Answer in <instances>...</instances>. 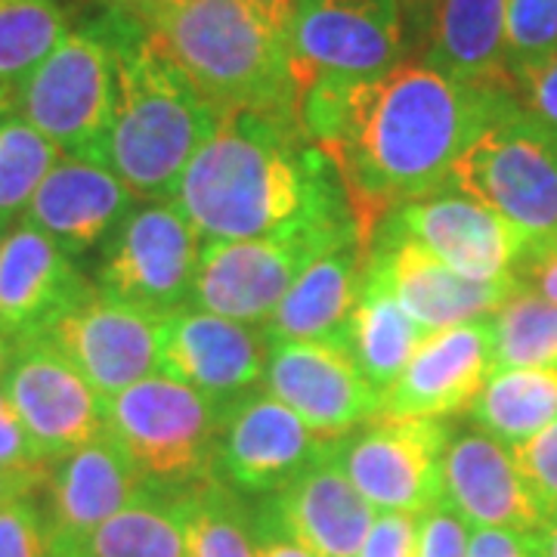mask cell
I'll use <instances>...</instances> for the list:
<instances>
[{
	"label": "cell",
	"instance_id": "6da1fadb",
	"mask_svg": "<svg viewBox=\"0 0 557 557\" xmlns=\"http://www.w3.org/2000/svg\"><path fill=\"white\" fill-rule=\"evenodd\" d=\"M518 106L508 87L399 62L372 81L313 78L295 90L304 137L338 168L362 248L394 208L440 193L468 146Z\"/></svg>",
	"mask_w": 557,
	"mask_h": 557
},
{
	"label": "cell",
	"instance_id": "7a4b0ae2",
	"mask_svg": "<svg viewBox=\"0 0 557 557\" xmlns=\"http://www.w3.org/2000/svg\"><path fill=\"white\" fill-rule=\"evenodd\" d=\"M174 205L201 239L357 226L338 168L295 115L226 109L180 180Z\"/></svg>",
	"mask_w": 557,
	"mask_h": 557
},
{
	"label": "cell",
	"instance_id": "3957f363",
	"mask_svg": "<svg viewBox=\"0 0 557 557\" xmlns=\"http://www.w3.org/2000/svg\"><path fill=\"white\" fill-rule=\"evenodd\" d=\"M100 25L115 50V109L102 164L137 201H174L223 112L161 53L143 22L106 13Z\"/></svg>",
	"mask_w": 557,
	"mask_h": 557
},
{
	"label": "cell",
	"instance_id": "277c9868",
	"mask_svg": "<svg viewBox=\"0 0 557 557\" xmlns=\"http://www.w3.org/2000/svg\"><path fill=\"white\" fill-rule=\"evenodd\" d=\"M143 28L220 112L255 109L295 115L288 38L251 3L171 0Z\"/></svg>",
	"mask_w": 557,
	"mask_h": 557
},
{
	"label": "cell",
	"instance_id": "5b68a950",
	"mask_svg": "<svg viewBox=\"0 0 557 557\" xmlns=\"http://www.w3.org/2000/svg\"><path fill=\"white\" fill-rule=\"evenodd\" d=\"M449 183L515 226L527 258L557 248V131L520 106L468 146Z\"/></svg>",
	"mask_w": 557,
	"mask_h": 557
},
{
	"label": "cell",
	"instance_id": "8992f818",
	"mask_svg": "<svg viewBox=\"0 0 557 557\" xmlns=\"http://www.w3.org/2000/svg\"><path fill=\"white\" fill-rule=\"evenodd\" d=\"M226 403L168 375H149L106 399V434L149 483L211 478Z\"/></svg>",
	"mask_w": 557,
	"mask_h": 557
},
{
	"label": "cell",
	"instance_id": "52a82bcc",
	"mask_svg": "<svg viewBox=\"0 0 557 557\" xmlns=\"http://www.w3.org/2000/svg\"><path fill=\"white\" fill-rule=\"evenodd\" d=\"M13 109L62 156L100 161L115 109V50L100 22L72 28L22 81Z\"/></svg>",
	"mask_w": 557,
	"mask_h": 557
},
{
	"label": "cell",
	"instance_id": "ba28073f",
	"mask_svg": "<svg viewBox=\"0 0 557 557\" xmlns=\"http://www.w3.org/2000/svg\"><path fill=\"white\" fill-rule=\"evenodd\" d=\"M354 236L359 239L357 226L304 230L260 239H205L189 304L263 329L304 267L332 245Z\"/></svg>",
	"mask_w": 557,
	"mask_h": 557
},
{
	"label": "cell",
	"instance_id": "9c48e42d",
	"mask_svg": "<svg viewBox=\"0 0 557 557\" xmlns=\"http://www.w3.org/2000/svg\"><path fill=\"white\" fill-rule=\"evenodd\" d=\"M201 233L174 201H149L102 242L97 288L156 317L189 304L201 258Z\"/></svg>",
	"mask_w": 557,
	"mask_h": 557
},
{
	"label": "cell",
	"instance_id": "30bf717a",
	"mask_svg": "<svg viewBox=\"0 0 557 557\" xmlns=\"http://www.w3.org/2000/svg\"><path fill=\"white\" fill-rule=\"evenodd\" d=\"M285 38L295 90L313 78H381L409 44L399 0H298Z\"/></svg>",
	"mask_w": 557,
	"mask_h": 557
},
{
	"label": "cell",
	"instance_id": "8fae6325",
	"mask_svg": "<svg viewBox=\"0 0 557 557\" xmlns=\"http://www.w3.org/2000/svg\"><path fill=\"white\" fill-rule=\"evenodd\" d=\"M443 418L375 416L338 440V461L357 493L379 515H428L443 505Z\"/></svg>",
	"mask_w": 557,
	"mask_h": 557
},
{
	"label": "cell",
	"instance_id": "7c38bea8",
	"mask_svg": "<svg viewBox=\"0 0 557 557\" xmlns=\"http://www.w3.org/2000/svg\"><path fill=\"white\" fill-rule=\"evenodd\" d=\"M0 387L47 465L106 434V399L44 335L13 341Z\"/></svg>",
	"mask_w": 557,
	"mask_h": 557
},
{
	"label": "cell",
	"instance_id": "4fadbf2b",
	"mask_svg": "<svg viewBox=\"0 0 557 557\" xmlns=\"http://www.w3.org/2000/svg\"><path fill=\"white\" fill-rule=\"evenodd\" d=\"M263 387L322 440H341L381 416V391L350 347L325 341H267Z\"/></svg>",
	"mask_w": 557,
	"mask_h": 557
},
{
	"label": "cell",
	"instance_id": "5bb4252c",
	"mask_svg": "<svg viewBox=\"0 0 557 557\" xmlns=\"http://www.w3.org/2000/svg\"><path fill=\"white\" fill-rule=\"evenodd\" d=\"M161 319L94 288L65 310L44 338L94 384L102 399L159 372Z\"/></svg>",
	"mask_w": 557,
	"mask_h": 557
},
{
	"label": "cell",
	"instance_id": "9a60e30c",
	"mask_svg": "<svg viewBox=\"0 0 557 557\" xmlns=\"http://www.w3.org/2000/svg\"><path fill=\"white\" fill-rule=\"evenodd\" d=\"M332 443L267 387L245 391L226 403L214 468L242 493H276Z\"/></svg>",
	"mask_w": 557,
	"mask_h": 557
},
{
	"label": "cell",
	"instance_id": "2e32d148",
	"mask_svg": "<svg viewBox=\"0 0 557 557\" xmlns=\"http://www.w3.org/2000/svg\"><path fill=\"white\" fill-rule=\"evenodd\" d=\"M391 233L428 248L434 258L471 278L518 276L527 260V242L465 193H431L406 201L381 220Z\"/></svg>",
	"mask_w": 557,
	"mask_h": 557
},
{
	"label": "cell",
	"instance_id": "e0dca14e",
	"mask_svg": "<svg viewBox=\"0 0 557 557\" xmlns=\"http://www.w3.org/2000/svg\"><path fill=\"white\" fill-rule=\"evenodd\" d=\"M270 344L260 325L218 317L193 304L161 319L159 375L183 381L218 403L263 384Z\"/></svg>",
	"mask_w": 557,
	"mask_h": 557
},
{
	"label": "cell",
	"instance_id": "ac0fdd59",
	"mask_svg": "<svg viewBox=\"0 0 557 557\" xmlns=\"http://www.w3.org/2000/svg\"><path fill=\"white\" fill-rule=\"evenodd\" d=\"M372 245L375 248L369 251V260L391 285L403 310L428 335L465 322L490 319L520 288V276H465L449 263L434 258L428 248L391 233L387 226L381 230L379 239H372Z\"/></svg>",
	"mask_w": 557,
	"mask_h": 557
},
{
	"label": "cell",
	"instance_id": "d6986e66",
	"mask_svg": "<svg viewBox=\"0 0 557 557\" xmlns=\"http://www.w3.org/2000/svg\"><path fill=\"white\" fill-rule=\"evenodd\" d=\"M493 369L490 319L434 332L418 344L397 381L381 391V416H458L471 409Z\"/></svg>",
	"mask_w": 557,
	"mask_h": 557
},
{
	"label": "cell",
	"instance_id": "ffe728a7",
	"mask_svg": "<svg viewBox=\"0 0 557 557\" xmlns=\"http://www.w3.org/2000/svg\"><path fill=\"white\" fill-rule=\"evenodd\" d=\"M375 515L341 468L338 440L278 486L270 502L276 536L313 557H357Z\"/></svg>",
	"mask_w": 557,
	"mask_h": 557
},
{
	"label": "cell",
	"instance_id": "44dd1931",
	"mask_svg": "<svg viewBox=\"0 0 557 557\" xmlns=\"http://www.w3.org/2000/svg\"><path fill=\"white\" fill-rule=\"evenodd\" d=\"M97 288L75 258L25 220L0 236V332L38 338Z\"/></svg>",
	"mask_w": 557,
	"mask_h": 557
},
{
	"label": "cell",
	"instance_id": "7402d4cb",
	"mask_svg": "<svg viewBox=\"0 0 557 557\" xmlns=\"http://www.w3.org/2000/svg\"><path fill=\"white\" fill-rule=\"evenodd\" d=\"M44 490L50 496L47 533L53 557L137 502L149 490V480L139 474L115 440L102 434L72 456L53 461Z\"/></svg>",
	"mask_w": 557,
	"mask_h": 557
},
{
	"label": "cell",
	"instance_id": "603a6c76",
	"mask_svg": "<svg viewBox=\"0 0 557 557\" xmlns=\"http://www.w3.org/2000/svg\"><path fill=\"white\" fill-rule=\"evenodd\" d=\"M443 505L471 530L533 533L545 520L518 474L511 449L483 431L449 440L443 453Z\"/></svg>",
	"mask_w": 557,
	"mask_h": 557
},
{
	"label": "cell",
	"instance_id": "cb8c5ba5",
	"mask_svg": "<svg viewBox=\"0 0 557 557\" xmlns=\"http://www.w3.org/2000/svg\"><path fill=\"white\" fill-rule=\"evenodd\" d=\"M134 205L137 196L106 164L62 156L22 220L81 258L109 239Z\"/></svg>",
	"mask_w": 557,
	"mask_h": 557
},
{
	"label": "cell",
	"instance_id": "d4e9b609",
	"mask_svg": "<svg viewBox=\"0 0 557 557\" xmlns=\"http://www.w3.org/2000/svg\"><path fill=\"white\" fill-rule=\"evenodd\" d=\"M366 260L369 251L357 236L310 260L263 325L267 341H325L354 350V310Z\"/></svg>",
	"mask_w": 557,
	"mask_h": 557
},
{
	"label": "cell",
	"instance_id": "484cf974",
	"mask_svg": "<svg viewBox=\"0 0 557 557\" xmlns=\"http://www.w3.org/2000/svg\"><path fill=\"white\" fill-rule=\"evenodd\" d=\"M424 62L465 84L515 94L505 62V0H437Z\"/></svg>",
	"mask_w": 557,
	"mask_h": 557
},
{
	"label": "cell",
	"instance_id": "4316f807",
	"mask_svg": "<svg viewBox=\"0 0 557 557\" xmlns=\"http://www.w3.org/2000/svg\"><path fill=\"white\" fill-rule=\"evenodd\" d=\"M428 332L403 310L375 263L366 260L354 310V357L379 391L391 387Z\"/></svg>",
	"mask_w": 557,
	"mask_h": 557
},
{
	"label": "cell",
	"instance_id": "83f0119b",
	"mask_svg": "<svg viewBox=\"0 0 557 557\" xmlns=\"http://www.w3.org/2000/svg\"><path fill=\"white\" fill-rule=\"evenodd\" d=\"M471 418L505 446L530 440L557 418V369H496L471 403Z\"/></svg>",
	"mask_w": 557,
	"mask_h": 557
},
{
	"label": "cell",
	"instance_id": "f1b7e54d",
	"mask_svg": "<svg viewBox=\"0 0 557 557\" xmlns=\"http://www.w3.org/2000/svg\"><path fill=\"white\" fill-rule=\"evenodd\" d=\"M53 557H186L177 498L143 493Z\"/></svg>",
	"mask_w": 557,
	"mask_h": 557
},
{
	"label": "cell",
	"instance_id": "f546056e",
	"mask_svg": "<svg viewBox=\"0 0 557 557\" xmlns=\"http://www.w3.org/2000/svg\"><path fill=\"white\" fill-rule=\"evenodd\" d=\"M69 35L62 0H0V90L10 97Z\"/></svg>",
	"mask_w": 557,
	"mask_h": 557
},
{
	"label": "cell",
	"instance_id": "4dcf8cb0",
	"mask_svg": "<svg viewBox=\"0 0 557 557\" xmlns=\"http://www.w3.org/2000/svg\"><path fill=\"white\" fill-rule=\"evenodd\" d=\"M490 322L496 369H557V304L542 298L523 278Z\"/></svg>",
	"mask_w": 557,
	"mask_h": 557
},
{
	"label": "cell",
	"instance_id": "1f68e13d",
	"mask_svg": "<svg viewBox=\"0 0 557 557\" xmlns=\"http://www.w3.org/2000/svg\"><path fill=\"white\" fill-rule=\"evenodd\" d=\"M177 505L186 557H258L248 520L223 483L214 478L189 483V490L177 496Z\"/></svg>",
	"mask_w": 557,
	"mask_h": 557
},
{
	"label": "cell",
	"instance_id": "d6a6232c",
	"mask_svg": "<svg viewBox=\"0 0 557 557\" xmlns=\"http://www.w3.org/2000/svg\"><path fill=\"white\" fill-rule=\"evenodd\" d=\"M62 159L57 143L22 119L16 109L0 112V233L25 218L38 186Z\"/></svg>",
	"mask_w": 557,
	"mask_h": 557
},
{
	"label": "cell",
	"instance_id": "836d02e7",
	"mask_svg": "<svg viewBox=\"0 0 557 557\" xmlns=\"http://www.w3.org/2000/svg\"><path fill=\"white\" fill-rule=\"evenodd\" d=\"M557 53V0H505V62L511 81Z\"/></svg>",
	"mask_w": 557,
	"mask_h": 557
},
{
	"label": "cell",
	"instance_id": "e575fe53",
	"mask_svg": "<svg viewBox=\"0 0 557 557\" xmlns=\"http://www.w3.org/2000/svg\"><path fill=\"white\" fill-rule=\"evenodd\" d=\"M508 449L530 496L536 498L539 511L545 518L557 515V418L552 424H545L539 434Z\"/></svg>",
	"mask_w": 557,
	"mask_h": 557
},
{
	"label": "cell",
	"instance_id": "d590c367",
	"mask_svg": "<svg viewBox=\"0 0 557 557\" xmlns=\"http://www.w3.org/2000/svg\"><path fill=\"white\" fill-rule=\"evenodd\" d=\"M0 557H50L47 518L35 496H20L0 508Z\"/></svg>",
	"mask_w": 557,
	"mask_h": 557
},
{
	"label": "cell",
	"instance_id": "8d00e7d4",
	"mask_svg": "<svg viewBox=\"0 0 557 557\" xmlns=\"http://www.w3.org/2000/svg\"><path fill=\"white\" fill-rule=\"evenodd\" d=\"M471 527L446 505L418 518V557H468Z\"/></svg>",
	"mask_w": 557,
	"mask_h": 557
},
{
	"label": "cell",
	"instance_id": "74e56055",
	"mask_svg": "<svg viewBox=\"0 0 557 557\" xmlns=\"http://www.w3.org/2000/svg\"><path fill=\"white\" fill-rule=\"evenodd\" d=\"M0 468L10 471H47L50 465L40 456L38 443L32 440L16 406L0 387Z\"/></svg>",
	"mask_w": 557,
	"mask_h": 557
},
{
	"label": "cell",
	"instance_id": "f35d334b",
	"mask_svg": "<svg viewBox=\"0 0 557 557\" xmlns=\"http://www.w3.org/2000/svg\"><path fill=\"white\" fill-rule=\"evenodd\" d=\"M357 557H418L416 515H375Z\"/></svg>",
	"mask_w": 557,
	"mask_h": 557
},
{
	"label": "cell",
	"instance_id": "ab89813d",
	"mask_svg": "<svg viewBox=\"0 0 557 557\" xmlns=\"http://www.w3.org/2000/svg\"><path fill=\"white\" fill-rule=\"evenodd\" d=\"M511 87H515V100L527 115L557 131V53L536 69L518 75Z\"/></svg>",
	"mask_w": 557,
	"mask_h": 557
},
{
	"label": "cell",
	"instance_id": "60d3db41",
	"mask_svg": "<svg viewBox=\"0 0 557 557\" xmlns=\"http://www.w3.org/2000/svg\"><path fill=\"white\" fill-rule=\"evenodd\" d=\"M468 557H539L536 539L520 530H471Z\"/></svg>",
	"mask_w": 557,
	"mask_h": 557
},
{
	"label": "cell",
	"instance_id": "b9f144b4",
	"mask_svg": "<svg viewBox=\"0 0 557 557\" xmlns=\"http://www.w3.org/2000/svg\"><path fill=\"white\" fill-rule=\"evenodd\" d=\"M520 273H523L530 288H536L542 298H548L552 304H557V248L523 260Z\"/></svg>",
	"mask_w": 557,
	"mask_h": 557
},
{
	"label": "cell",
	"instance_id": "7bdbcfd3",
	"mask_svg": "<svg viewBox=\"0 0 557 557\" xmlns=\"http://www.w3.org/2000/svg\"><path fill=\"white\" fill-rule=\"evenodd\" d=\"M47 474H50V468L47 471H10V468H0V508L7 502H13V498L35 496L38 490H44Z\"/></svg>",
	"mask_w": 557,
	"mask_h": 557
},
{
	"label": "cell",
	"instance_id": "ee69618b",
	"mask_svg": "<svg viewBox=\"0 0 557 557\" xmlns=\"http://www.w3.org/2000/svg\"><path fill=\"white\" fill-rule=\"evenodd\" d=\"M399 7H403V20H406V35H418L421 40H428L437 0H399Z\"/></svg>",
	"mask_w": 557,
	"mask_h": 557
},
{
	"label": "cell",
	"instance_id": "f6af8a7d",
	"mask_svg": "<svg viewBox=\"0 0 557 557\" xmlns=\"http://www.w3.org/2000/svg\"><path fill=\"white\" fill-rule=\"evenodd\" d=\"M97 3L106 7V13H119V16H127V20L149 22L171 0H97Z\"/></svg>",
	"mask_w": 557,
	"mask_h": 557
},
{
	"label": "cell",
	"instance_id": "bcb514c9",
	"mask_svg": "<svg viewBox=\"0 0 557 557\" xmlns=\"http://www.w3.org/2000/svg\"><path fill=\"white\" fill-rule=\"evenodd\" d=\"M258 10L267 22H273L278 32H288V22L295 16V3L298 0H245Z\"/></svg>",
	"mask_w": 557,
	"mask_h": 557
},
{
	"label": "cell",
	"instance_id": "7dc6e473",
	"mask_svg": "<svg viewBox=\"0 0 557 557\" xmlns=\"http://www.w3.org/2000/svg\"><path fill=\"white\" fill-rule=\"evenodd\" d=\"M258 557H313L310 552L298 548L295 542L282 536H263L258 542Z\"/></svg>",
	"mask_w": 557,
	"mask_h": 557
},
{
	"label": "cell",
	"instance_id": "c3c4849f",
	"mask_svg": "<svg viewBox=\"0 0 557 557\" xmlns=\"http://www.w3.org/2000/svg\"><path fill=\"white\" fill-rule=\"evenodd\" d=\"M539 557H557V515L542 520V527L533 530Z\"/></svg>",
	"mask_w": 557,
	"mask_h": 557
},
{
	"label": "cell",
	"instance_id": "681fc988",
	"mask_svg": "<svg viewBox=\"0 0 557 557\" xmlns=\"http://www.w3.org/2000/svg\"><path fill=\"white\" fill-rule=\"evenodd\" d=\"M10 357H13V341L0 332V381H3V372H7V366H10Z\"/></svg>",
	"mask_w": 557,
	"mask_h": 557
},
{
	"label": "cell",
	"instance_id": "f907efd6",
	"mask_svg": "<svg viewBox=\"0 0 557 557\" xmlns=\"http://www.w3.org/2000/svg\"><path fill=\"white\" fill-rule=\"evenodd\" d=\"M3 109H13V106H10V97H7V94L0 90V112H3Z\"/></svg>",
	"mask_w": 557,
	"mask_h": 557
}]
</instances>
